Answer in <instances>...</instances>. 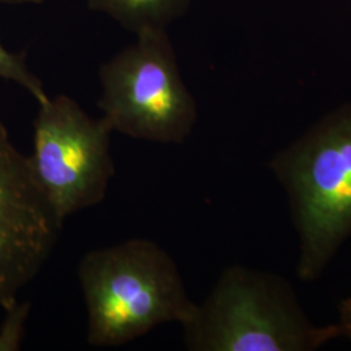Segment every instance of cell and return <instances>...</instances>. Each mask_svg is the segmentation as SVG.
<instances>
[{"label":"cell","instance_id":"1","mask_svg":"<svg viewBox=\"0 0 351 351\" xmlns=\"http://www.w3.org/2000/svg\"><path fill=\"white\" fill-rule=\"evenodd\" d=\"M268 167L298 234L297 276L313 282L351 237V103L320 117Z\"/></svg>","mask_w":351,"mask_h":351},{"label":"cell","instance_id":"11","mask_svg":"<svg viewBox=\"0 0 351 351\" xmlns=\"http://www.w3.org/2000/svg\"><path fill=\"white\" fill-rule=\"evenodd\" d=\"M45 0H0V4H12V5H21V4H40Z\"/></svg>","mask_w":351,"mask_h":351},{"label":"cell","instance_id":"7","mask_svg":"<svg viewBox=\"0 0 351 351\" xmlns=\"http://www.w3.org/2000/svg\"><path fill=\"white\" fill-rule=\"evenodd\" d=\"M191 0H88V8L110 16L137 34L146 29H167L188 12Z\"/></svg>","mask_w":351,"mask_h":351},{"label":"cell","instance_id":"9","mask_svg":"<svg viewBox=\"0 0 351 351\" xmlns=\"http://www.w3.org/2000/svg\"><path fill=\"white\" fill-rule=\"evenodd\" d=\"M30 304L26 302H14L7 313L0 326V350H19L25 332L26 319L29 316Z\"/></svg>","mask_w":351,"mask_h":351},{"label":"cell","instance_id":"10","mask_svg":"<svg viewBox=\"0 0 351 351\" xmlns=\"http://www.w3.org/2000/svg\"><path fill=\"white\" fill-rule=\"evenodd\" d=\"M339 320L337 326L341 337L351 339V297L339 303Z\"/></svg>","mask_w":351,"mask_h":351},{"label":"cell","instance_id":"6","mask_svg":"<svg viewBox=\"0 0 351 351\" xmlns=\"http://www.w3.org/2000/svg\"><path fill=\"white\" fill-rule=\"evenodd\" d=\"M63 224L38 185L29 156L0 121V307H11L47 262Z\"/></svg>","mask_w":351,"mask_h":351},{"label":"cell","instance_id":"3","mask_svg":"<svg viewBox=\"0 0 351 351\" xmlns=\"http://www.w3.org/2000/svg\"><path fill=\"white\" fill-rule=\"evenodd\" d=\"M181 326L193 351H314L341 337L310 320L284 277L243 265L224 269Z\"/></svg>","mask_w":351,"mask_h":351},{"label":"cell","instance_id":"4","mask_svg":"<svg viewBox=\"0 0 351 351\" xmlns=\"http://www.w3.org/2000/svg\"><path fill=\"white\" fill-rule=\"evenodd\" d=\"M98 107L104 121L130 138L182 143L198 107L178 68L167 29H146L99 68Z\"/></svg>","mask_w":351,"mask_h":351},{"label":"cell","instance_id":"5","mask_svg":"<svg viewBox=\"0 0 351 351\" xmlns=\"http://www.w3.org/2000/svg\"><path fill=\"white\" fill-rule=\"evenodd\" d=\"M29 156L38 185L64 226L73 213L97 206L114 176L112 129L68 95L38 104Z\"/></svg>","mask_w":351,"mask_h":351},{"label":"cell","instance_id":"8","mask_svg":"<svg viewBox=\"0 0 351 351\" xmlns=\"http://www.w3.org/2000/svg\"><path fill=\"white\" fill-rule=\"evenodd\" d=\"M0 81H11L26 90L39 103L47 101L42 81L29 68L24 53H16L5 49L0 42Z\"/></svg>","mask_w":351,"mask_h":351},{"label":"cell","instance_id":"2","mask_svg":"<svg viewBox=\"0 0 351 351\" xmlns=\"http://www.w3.org/2000/svg\"><path fill=\"white\" fill-rule=\"evenodd\" d=\"M88 313V345L121 346L167 323L184 324L189 298L172 256L149 239H128L88 252L78 265Z\"/></svg>","mask_w":351,"mask_h":351}]
</instances>
